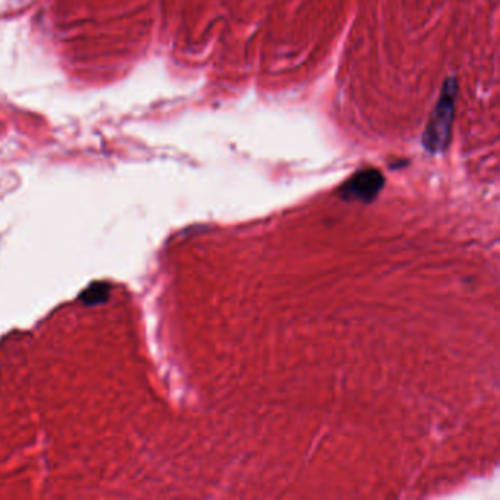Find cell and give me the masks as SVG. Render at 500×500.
<instances>
[{"label": "cell", "instance_id": "cell-2", "mask_svg": "<svg viewBox=\"0 0 500 500\" xmlns=\"http://www.w3.org/2000/svg\"><path fill=\"white\" fill-rule=\"evenodd\" d=\"M384 178L376 169H366L355 174L344 186L342 196L348 200L371 201L383 188Z\"/></svg>", "mask_w": 500, "mask_h": 500}, {"label": "cell", "instance_id": "cell-1", "mask_svg": "<svg viewBox=\"0 0 500 500\" xmlns=\"http://www.w3.org/2000/svg\"><path fill=\"white\" fill-rule=\"evenodd\" d=\"M456 94L458 82L455 76H451L443 84L440 97L430 114L429 122L423 132V146L431 153L446 150L451 143Z\"/></svg>", "mask_w": 500, "mask_h": 500}, {"label": "cell", "instance_id": "cell-3", "mask_svg": "<svg viewBox=\"0 0 500 500\" xmlns=\"http://www.w3.org/2000/svg\"><path fill=\"white\" fill-rule=\"evenodd\" d=\"M109 296L110 286L104 282H96L79 295V301L84 305H89V307H94V305L104 304L109 299Z\"/></svg>", "mask_w": 500, "mask_h": 500}]
</instances>
